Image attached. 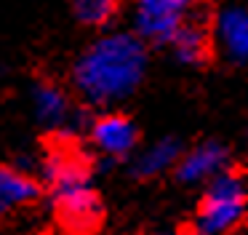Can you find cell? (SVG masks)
Listing matches in <instances>:
<instances>
[{
    "label": "cell",
    "mask_w": 248,
    "mask_h": 235,
    "mask_svg": "<svg viewBox=\"0 0 248 235\" xmlns=\"http://www.w3.org/2000/svg\"><path fill=\"white\" fill-rule=\"evenodd\" d=\"M147 51L139 37L118 32L99 37L75 64V85L88 101L109 104L136 91L144 78Z\"/></svg>",
    "instance_id": "obj_1"
},
{
    "label": "cell",
    "mask_w": 248,
    "mask_h": 235,
    "mask_svg": "<svg viewBox=\"0 0 248 235\" xmlns=\"http://www.w3.org/2000/svg\"><path fill=\"white\" fill-rule=\"evenodd\" d=\"M43 174L54 192L59 222L75 235L96 230L102 222V203L88 185V171L80 155L67 147L51 150L43 163Z\"/></svg>",
    "instance_id": "obj_2"
},
{
    "label": "cell",
    "mask_w": 248,
    "mask_h": 235,
    "mask_svg": "<svg viewBox=\"0 0 248 235\" xmlns=\"http://www.w3.org/2000/svg\"><path fill=\"white\" fill-rule=\"evenodd\" d=\"M248 208V190L240 174L221 171L211 179L203 203L198 208V233L200 235H221L232 230Z\"/></svg>",
    "instance_id": "obj_3"
},
{
    "label": "cell",
    "mask_w": 248,
    "mask_h": 235,
    "mask_svg": "<svg viewBox=\"0 0 248 235\" xmlns=\"http://www.w3.org/2000/svg\"><path fill=\"white\" fill-rule=\"evenodd\" d=\"M187 14L189 0H136V30L152 43H168Z\"/></svg>",
    "instance_id": "obj_4"
},
{
    "label": "cell",
    "mask_w": 248,
    "mask_h": 235,
    "mask_svg": "<svg viewBox=\"0 0 248 235\" xmlns=\"http://www.w3.org/2000/svg\"><path fill=\"white\" fill-rule=\"evenodd\" d=\"M224 168H227V147L219 142H203L179 158L176 176L187 185H198V182L214 179Z\"/></svg>",
    "instance_id": "obj_5"
},
{
    "label": "cell",
    "mask_w": 248,
    "mask_h": 235,
    "mask_svg": "<svg viewBox=\"0 0 248 235\" xmlns=\"http://www.w3.org/2000/svg\"><path fill=\"white\" fill-rule=\"evenodd\" d=\"M91 136H93V144L104 155H109V158H123V155H128L136 147V139H139L134 123L125 115H118V112L96 118L91 126Z\"/></svg>",
    "instance_id": "obj_6"
},
{
    "label": "cell",
    "mask_w": 248,
    "mask_h": 235,
    "mask_svg": "<svg viewBox=\"0 0 248 235\" xmlns=\"http://www.w3.org/2000/svg\"><path fill=\"white\" fill-rule=\"evenodd\" d=\"M40 187L30 174L8 166H0V219L16 214L19 208L30 206L32 201H38Z\"/></svg>",
    "instance_id": "obj_7"
},
{
    "label": "cell",
    "mask_w": 248,
    "mask_h": 235,
    "mask_svg": "<svg viewBox=\"0 0 248 235\" xmlns=\"http://www.w3.org/2000/svg\"><path fill=\"white\" fill-rule=\"evenodd\" d=\"M219 43L235 62L248 59V14L240 8H227L219 16Z\"/></svg>",
    "instance_id": "obj_8"
},
{
    "label": "cell",
    "mask_w": 248,
    "mask_h": 235,
    "mask_svg": "<svg viewBox=\"0 0 248 235\" xmlns=\"http://www.w3.org/2000/svg\"><path fill=\"white\" fill-rule=\"evenodd\" d=\"M168 43L173 46L176 59L184 64H205L208 59V35L195 21H184Z\"/></svg>",
    "instance_id": "obj_9"
},
{
    "label": "cell",
    "mask_w": 248,
    "mask_h": 235,
    "mask_svg": "<svg viewBox=\"0 0 248 235\" xmlns=\"http://www.w3.org/2000/svg\"><path fill=\"white\" fill-rule=\"evenodd\" d=\"M179 158H182V144L176 139H160V142H155L150 150H144L139 155V160H136V174L139 176H157L163 171L173 168L179 163Z\"/></svg>",
    "instance_id": "obj_10"
},
{
    "label": "cell",
    "mask_w": 248,
    "mask_h": 235,
    "mask_svg": "<svg viewBox=\"0 0 248 235\" xmlns=\"http://www.w3.org/2000/svg\"><path fill=\"white\" fill-rule=\"evenodd\" d=\"M35 112L46 126H59L67 120V112H70L67 96L56 85H40L35 91Z\"/></svg>",
    "instance_id": "obj_11"
},
{
    "label": "cell",
    "mask_w": 248,
    "mask_h": 235,
    "mask_svg": "<svg viewBox=\"0 0 248 235\" xmlns=\"http://www.w3.org/2000/svg\"><path fill=\"white\" fill-rule=\"evenodd\" d=\"M72 11L83 24L99 27L115 16L118 0H72Z\"/></svg>",
    "instance_id": "obj_12"
},
{
    "label": "cell",
    "mask_w": 248,
    "mask_h": 235,
    "mask_svg": "<svg viewBox=\"0 0 248 235\" xmlns=\"http://www.w3.org/2000/svg\"><path fill=\"white\" fill-rule=\"evenodd\" d=\"M189 3H205V0H189Z\"/></svg>",
    "instance_id": "obj_13"
},
{
    "label": "cell",
    "mask_w": 248,
    "mask_h": 235,
    "mask_svg": "<svg viewBox=\"0 0 248 235\" xmlns=\"http://www.w3.org/2000/svg\"><path fill=\"white\" fill-rule=\"evenodd\" d=\"M147 235H166V233H147Z\"/></svg>",
    "instance_id": "obj_14"
}]
</instances>
